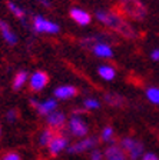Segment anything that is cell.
Instances as JSON below:
<instances>
[{
    "instance_id": "1",
    "label": "cell",
    "mask_w": 159,
    "mask_h": 160,
    "mask_svg": "<svg viewBox=\"0 0 159 160\" xmlns=\"http://www.w3.org/2000/svg\"><path fill=\"white\" fill-rule=\"evenodd\" d=\"M96 19L100 23H103L105 26H108L109 29L115 30L116 33L122 34V36L128 37V39H133L136 36L135 30L130 27V24H128L126 22H123V19L116 13H108L103 10H98L96 12Z\"/></svg>"
},
{
    "instance_id": "2",
    "label": "cell",
    "mask_w": 159,
    "mask_h": 160,
    "mask_svg": "<svg viewBox=\"0 0 159 160\" xmlns=\"http://www.w3.org/2000/svg\"><path fill=\"white\" fill-rule=\"evenodd\" d=\"M120 6H122L123 13L128 14L132 19L140 20L146 17V9L139 0H122Z\"/></svg>"
},
{
    "instance_id": "3",
    "label": "cell",
    "mask_w": 159,
    "mask_h": 160,
    "mask_svg": "<svg viewBox=\"0 0 159 160\" xmlns=\"http://www.w3.org/2000/svg\"><path fill=\"white\" fill-rule=\"evenodd\" d=\"M120 147L125 153H128L130 160H138L143 156V144L132 137H123L120 140Z\"/></svg>"
},
{
    "instance_id": "4",
    "label": "cell",
    "mask_w": 159,
    "mask_h": 160,
    "mask_svg": "<svg viewBox=\"0 0 159 160\" xmlns=\"http://www.w3.org/2000/svg\"><path fill=\"white\" fill-rule=\"evenodd\" d=\"M98 142H99V140L93 136L92 137H83V139H80L79 142L70 144V146L67 147V152H69L70 154L83 153V152H86V150H90V149H93V147H96Z\"/></svg>"
},
{
    "instance_id": "5",
    "label": "cell",
    "mask_w": 159,
    "mask_h": 160,
    "mask_svg": "<svg viewBox=\"0 0 159 160\" xmlns=\"http://www.w3.org/2000/svg\"><path fill=\"white\" fill-rule=\"evenodd\" d=\"M33 29L36 30L37 33H57L60 30V27L42 16H34L33 17Z\"/></svg>"
},
{
    "instance_id": "6",
    "label": "cell",
    "mask_w": 159,
    "mask_h": 160,
    "mask_svg": "<svg viewBox=\"0 0 159 160\" xmlns=\"http://www.w3.org/2000/svg\"><path fill=\"white\" fill-rule=\"evenodd\" d=\"M67 144H69L67 137L63 136L62 133H56V134H55V137L50 140V143H49V146H47V149H49V152H50V154H52V156H57V154H60L63 150L66 149Z\"/></svg>"
},
{
    "instance_id": "7",
    "label": "cell",
    "mask_w": 159,
    "mask_h": 160,
    "mask_svg": "<svg viewBox=\"0 0 159 160\" xmlns=\"http://www.w3.org/2000/svg\"><path fill=\"white\" fill-rule=\"evenodd\" d=\"M69 132L73 134V136L77 137H83L86 136L89 129H87V124L83 122L80 117L77 116H72L69 120Z\"/></svg>"
},
{
    "instance_id": "8",
    "label": "cell",
    "mask_w": 159,
    "mask_h": 160,
    "mask_svg": "<svg viewBox=\"0 0 159 160\" xmlns=\"http://www.w3.org/2000/svg\"><path fill=\"white\" fill-rule=\"evenodd\" d=\"M46 123L49 126V129H52L53 132H57V130H62L65 123H66V116L62 113V112H52L50 114L46 116Z\"/></svg>"
},
{
    "instance_id": "9",
    "label": "cell",
    "mask_w": 159,
    "mask_h": 160,
    "mask_svg": "<svg viewBox=\"0 0 159 160\" xmlns=\"http://www.w3.org/2000/svg\"><path fill=\"white\" fill-rule=\"evenodd\" d=\"M49 83V76L45 72H34L29 80V86L32 92H40Z\"/></svg>"
},
{
    "instance_id": "10",
    "label": "cell",
    "mask_w": 159,
    "mask_h": 160,
    "mask_svg": "<svg viewBox=\"0 0 159 160\" xmlns=\"http://www.w3.org/2000/svg\"><path fill=\"white\" fill-rule=\"evenodd\" d=\"M105 160H126V153L120 146L112 143L105 150Z\"/></svg>"
},
{
    "instance_id": "11",
    "label": "cell",
    "mask_w": 159,
    "mask_h": 160,
    "mask_svg": "<svg viewBox=\"0 0 159 160\" xmlns=\"http://www.w3.org/2000/svg\"><path fill=\"white\" fill-rule=\"evenodd\" d=\"M70 17H72L77 24H82V26H86V24L90 23V14L86 13L85 10L82 9H72L70 10Z\"/></svg>"
},
{
    "instance_id": "12",
    "label": "cell",
    "mask_w": 159,
    "mask_h": 160,
    "mask_svg": "<svg viewBox=\"0 0 159 160\" xmlns=\"http://www.w3.org/2000/svg\"><path fill=\"white\" fill-rule=\"evenodd\" d=\"M57 107V102L55 99H47L45 100V102H39V104H37V112H39V114H42V116H47V114H50L52 112H55Z\"/></svg>"
},
{
    "instance_id": "13",
    "label": "cell",
    "mask_w": 159,
    "mask_h": 160,
    "mask_svg": "<svg viewBox=\"0 0 159 160\" xmlns=\"http://www.w3.org/2000/svg\"><path fill=\"white\" fill-rule=\"evenodd\" d=\"M77 94V89L73 86H60L55 89V96L57 99H72Z\"/></svg>"
},
{
    "instance_id": "14",
    "label": "cell",
    "mask_w": 159,
    "mask_h": 160,
    "mask_svg": "<svg viewBox=\"0 0 159 160\" xmlns=\"http://www.w3.org/2000/svg\"><path fill=\"white\" fill-rule=\"evenodd\" d=\"M93 53L96 54L98 57H103V59H110V57L113 56V52L112 49H110L109 46L106 43H102V42H99V43H95V46L92 47Z\"/></svg>"
},
{
    "instance_id": "15",
    "label": "cell",
    "mask_w": 159,
    "mask_h": 160,
    "mask_svg": "<svg viewBox=\"0 0 159 160\" xmlns=\"http://www.w3.org/2000/svg\"><path fill=\"white\" fill-rule=\"evenodd\" d=\"M0 32H2V36H3V39L6 40L7 43L9 44H16V42H17L16 34L12 32L10 26L4 22V20H0Z\"/></svg>"
},
{
    "instance_id": "16",
    "label": "cell",
    "mask_w": 159,
    "mask_h": 160,
    "mask_svg": "<svg viewBox=\"0 0 159 160\" xmlns=\"http://www.w3.org/2000/svg\"><path fill=\"white\" fill-rule=\"evenodd\" d=\"M99 76L105 80H112V79H115L116 72L112 66L103 64V66H99Z\"/></svg>"
},
{
    "instance_id": "17",
    "label": "cell",
    "mask_w": 159,
    "mask_h": 160,
    "mask_svg": "<svg viewBox=\"0 0 159 160\" xmlns=\"http://www.w3.org/2000/svg\"><path fill=\"white\" fill-rule=\"evenodd\" d=\"M27 77H29L27 72H19V73L14 76V79H13V84H12V86H13V89L14 90L22 89V87L24 86V83H26Z\"/></svg>"
},
{
    "instance_id": "18",
    "label": "cell",
    "mask_w": 159,
    "mask_h": 160,
    "mask_svg": "<svg viewBox=\"0 0 159 160\" xmlns=\"http://www.w3.org/2000/svg\"><path fill=\"white\" fill-rule=\"evenodd\" d=\"M105 100L106 103L110 104V106H122V104H125V99H123L122 96H119V94H113V93H106L105 94Z\"/></svg>"
},
{
    "instance_id": "19",
    "label": "cell",
    "mask_w": 159,
    "mask_h": 160,
    "mask_svg": "<svg viewBox=\"0 0 159 160\" xmlns=\"http://www.w3.org/2000/svg\"><path fill=\"white\" fill-rule=\"evenodd\" d=\"M55 134H56V132H53L52 129H46L42 132V134H40L39 137V143L42 144V146H49L50 140L55 137Z\"/></svg>"
},
{
    "instance_id": "20",
    "label": "cell",
    "mask_w": 159,
    "mask_h": 160,
    "mask_svg": "<svg viewBox=\"0 0 159 160\" xmlns=\"http://www.w3.org/2000/svg\"><path fill=\"white\" fill-rule=\"evenodd\" d=\"M7 6H9V9L12 10V13H13L14 16L17 17V19L24 20V17H26V13H24V10L22 9V7H19L17 4H14L13 2H9V3H7Z\"/></svg>"
},
{
    "instance_id": "21",
    "label": "cell",
    "mask_w": 159,
    "mask_h": 160,
    "mask_svg": "<svg viewBox=\"0 0 159 160\" xmlns=\"http://www.w3.org/2000/svg\"><path fill=\"white\" fill-rule=\"evenodd\" d=\"M146 96L148 99L155 104H159V89L158 87H149V89L146 90Z\"/></svg>"
},
{
    "instance_id": "22",
    "label": "cell",
    "mask_w": 159,
    "mask_h": 160,
    "mask_svg": "<svg viewBox=\"0 0 159 160\" xmlns=\"http://www.w3.org/2000/svg\"><path fill=\"white\" fill-rule=\"evenodd\" d=\"M100 140L102 142H112L113 140V129L110 126L103 127L102 133H100Z\"/></svg>"
},
{
    "instance_id": "23",
    "label": "cell",
    "mask_w": 159,
    "mask_h": 160,
    "mask_svg": "<svg viewBox=\"0 0 159 160\" xmlns=\"http://www.w3.org/2000/svg\"><path fill=\"white\" fill-rule=\"evenodd\" d=\"M83 104H85V107H86L87 110H93V109H98V107H99V102H98L96 99H86L83 102Z\"/></svg>"
},
{
    "instance_id": "24",
    "label": "cell",
    "mask_w": 159,
    "mask_h": 160,
    "mask_svg": "<svg viewBox=\"0 0 159 160\" xmlns=\"http://www.w3.org/2000/svg\"><path fill=\"white\" fill-rule=\"evenodd\" d=\"M90 160H103V153L99 149H93L90 153Z\"/></svg>"
},
{
    "instance_id": "25",
    "label": "cell",
    "mask_w": 159,
    "mask_h": 160,
    "mask_svg": "<svg viewBox=\"0 0 159 160\" xmlns=\"http://www.w3.org/2000/svg\"><path fill=\"white\" fill-rule=\"evenodd\" d=\"M2 160H22V159H20V156L17 153H14V152H9V153H6L3 157H2Z\"/></svg>"
},
{
    "instance_id": "26",
    "label": "cell",
    "mask_w": 159,
    "mask_h": 160,
    "mask_svg": "<svg viewBox=\"0 0 159 160\" xmlns=\"http://www.w3.org/2000/svg\"><path fill=\"white\" fill-rule=\"evenodd\" d=\"M6 119H7V122H14V120L17 119V110H9L7 112V114H6Z\"/></svg>"
},
{
    "instance_id": "27",
    "label": "cell",
    "mask_w": 159,
    "mask_h": 160,
    "mask_svg": "<svg viewBox=\"0 0 159 160\" xmlns=\"http://www.w3.org/2000/svg\"><path fill=\"white\" fill-rule=\"evenodd\" d=\"M142 160H159V157L155 153H143Z\"/></svg>"
},
{
    "instance_id": "28",
    "label": "cell",
    "mask_w": 159,
    "mask_h": 160,
    "mask_svg": "<svg viewBox=\"0 0 159 160\" xmlns=\"http://www.w3.org/2000/svg\"><path fill=\"white\" fill-rule=\"evenodd\" d=\"M151 59L155 60V62H158L159 60V49H155L152 53H151Z\"/></svg>"
},
{
    "instance_id": "29",
    "label": "cell",
    "mask_w": 159,
    "mask_h": 160,
    "mask_svg": "<svg viewBox=\"0 0 159 160\" xmlns=\"http://www.w3.org/2000/svg\"><path fill=\"white\" fill-rule=\"evenodd\" d=\"M40 3L43 4V6H46V7H50V2L49 0H39Z\"/></svg>"
},
{
    "instance_id": "30",
    "label": "cell",
    "mask_w": 159,
    "mask_h": 160,
    "mask_svg": "<svg viewBox=\"0 0 159 160\" xmlns=\"http://www.w3.org/2000/svg\"><path fill=\"white\" fill-rule=\"evenodd\" d=\"M0 137H2V126H0Z\"/></svg>"
}]
</instances>
